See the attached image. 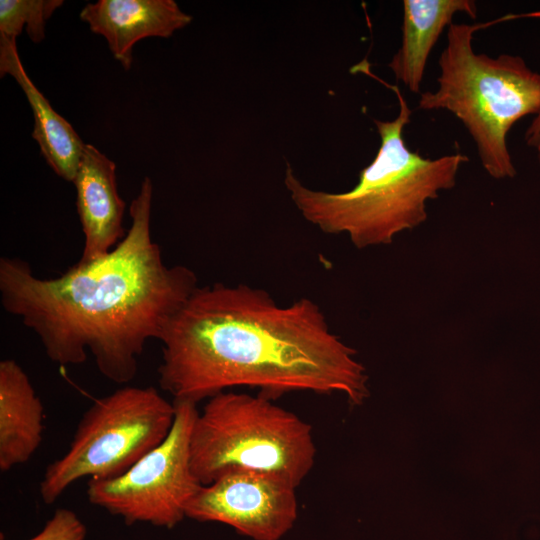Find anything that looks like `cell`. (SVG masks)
<instances>
[{"instance_id":"6da1fadb","label":"cell","mask_w":540,"mask_h":540,"mask_svg":"<svg viewBox=\"0 0 540 540\" xmlns=\"http://www.w3.org/2000/svg\"><path fill=\"white\" fill-rule=\"evenodd\" d=\"M159 341L158 381L173 401L197 404L235 387L273 401L293 392L342 394L351 406L370 394L356 350L306 297L280 306L244 284L198 286Z\"/></svg>"},{"instance_id":"7a4b0ae2","label":"cell","mask_w":540,"mask_h":540,"mask_svg":"<svg viewBox=\"0 0 540 540\" xmlns=\"http://www.w3.org/2000/svg\"><path fill=\"white\" fill-rule=\"evenodd\" d=\"M152 195L145 177L130 204L125 237L93 263L43 279L28 262L1 257V304L38 336L51 361L78 365L90 352L105 378L130 382L147 341L160 340L198 287L190 268L163 262L151 237Z\"/></svg>"},{"instance_id":"3957f363","label":"cell","mask_w":540,"mask_h":540,"mask_svg":"<svg viewBox=\"0 0 540 540\" xmlns=\"http://www.w3.org/2000/svg\"><path fill=\"white\" fill-rule=\"evenodd\" d=\"M360 71L392 89L399 113L391 121L374 119L380 146L370 164L359 173L357 184L348 191L332 193L306 187L287 164L284 184L301 215L328 234H346L358 249L387 245L405 230L427 219L426 203L450 190L468 157L461 153L431 159L411 151L403 130L412 110L396 85L374 75L368 66Z\"/></svg>"},{"instance_id":"277c9868","label":"cell","mask_w":540,"mask_h":540,"mask_svg":"<svg viewBox=\"0 0 540 540\" xmlns=\"http://www.w3.org/2000/svg\"><path fill=\"white\" fill-rule=\"evenodd\" d=\"M531 14L506 15L485 23H452L438 61L437 89L422 92L418 101L420 110H446L461 121L484 170L495 179L516 174L507 134L517 121L539 111L540 73L517 55L476 53L473 35Z\"/></svg>"},{"instance_id":"5b68a950","label":"cell","mask_w":540,"mask_h":540,"mask_svg":"<svg viewBox=\"0 0 540 540\" xmlns=\"http://www.w3.org/2000/svg\"><path fill=\"white\" fill-rule=\"evenodd\" d=\"M315 456L311 425L259 394L224 391L209 398L190 439L192 471L202 485L232 470H251L297 488Z\"/></svg>"},{"instance_id":"8992f818","label":"cell","mask_w":540,"mask_h":540,"mask_svg":"<svg viewBox=\"0 0 540 540\" xmlns=\"http://www.w3.org/2000/svg\"><path fill=\"white\" fill-rule=\"evenodd\" d=\"M175 405L152 387L125 386L98 398L76 427L68 450L45 469L40 495L53 504L74 482L117 477L169 434Z\"/></svg>"},{"instance_id":"52a82bcc","label":"cell","mask_w":540,"mask_h":540,"mask_svg":"<svg viewBox=\"0 0 540 540\" xmlns=\"http://www.w3.org/2000/svg\"><path fill=\"white\" fill-rule=\"evenodd\" d=\"M172 402L176 412L167 437L123 474L89 479L91 504L127 524L173 528L186 517L189 503L202 486L190 460L191 433L199 410L193 402Z\"/></svg>"},{"instance_id":"ba28073f","label":"cell","mask_w":540,"mask_h":540,"mask_svg":"<svg viewBox=\"0 0 540 540\" xmlns=\"http://www.w3.org/2000/svg\"><path fill=\"white\" fill-rule=\"evenodd\" d=\"M296 487L274 474L232 470L202 485L186 517L231 526L254 540H279L294 525Z\"/></svg>"},{"instance_id":"9c48e42d","label":"cell","mask_w":540,"mask_h":540,"mask_svg":"<svg viewBox=\"0 0 540 540\" xmlns=\"http://www.w3.org/2000/svg\"><path fill=\"white\" fill-rule=\"evenodd\" d=\"M76 208L84 234L79 264L108 255L125 237V202L118 193L116 164L91 144H85L76 176Z\"/></svg>"},{"instance_id":"30bf717a","label":"cell","mask_w":540,"mask_h":540,"mask_svg":"<svg viewBox=\"0 0 540 540\" xmlns=\"http://www.w3.org/2000/svg\"><path fill=\"white\" fill-rule=\"evenodd\" d=\"M80 18L93 33L106 39L114 58L126 70L139 40L168 38L192 21L174 0H99L87 4Z\"/></svg>"},{"instance_id":"8fae6325","label":"cell","mask_w":540,"mask_h":540,"mask_svg":"<svg viewBox=\"0 0 540 540\" xmlns=\"http://www.w3.org/2000/svg\"><path fill=\"white\" fill-rule=\"evenodd\" d=\"M44 407L23 368L0 362V470L30 460L42 441Z\"/></svg>"},{"instance_id":"7c38bea8","label":"cell","mask_w":540,"mask_h":540,"mask_svg":"<svg viewBox=\"0 0 540 540\" xmlns=\"http://www.w3.org/2000/svg\"><path fill=\"white\" fill-rule=\"evenodd\" d=\"M7 74L27 97L34 118L32 137L47 164L59 177L73 182L85 143L31 81L20 60L16 40L0 36V75Z\"/></svg>"},{"instance_id":"4fadbf2b","label":"cell","mask_w":540,"mask_h":540,"mask_svg":"<svg viewBox=\"0 0 540 540\" xmlns=\"http://www.w3.org/2000/svg\"><path fill=\"white\" fill-rule=\"evenodd\" d=\"M457 13L476 19V3L472 0L403 1L401 45L388 67L410 92H420L428 57Z\"/></svg>"},{"instance_id":"5bb4252c","label":"cell","mask_w":540,"mask_h":540,"mask_svg":"<svg viewBox=\"0 0 540 540\" xmlns=\"http://www.w3.org/2000/svg\"><path fill=\"white\" fill-rule=\"evenodd\" d=\"M62 4V0H0V36L16 40L25 27L34 43L41 42L47 20Z\"/></svg>"},{"instance_id":"9a60e30c","label":"cell","mask_w":540,"mask_h":540,"mask_svg":"<svg viewBox=\"0 0 540 540\" xmlns=\"http://www.w3.org/2000/svg\"><path fill=\"white\" fill-rule=\"evenodd\" d=\"M86 527L70 509L59 508L42 530L28 540H85Z\"/></svg>"},{"instance_id":"2e32d148","label":"cell","mask_w":540,"mask_h":540,"mask_svg":"<svg viewBox=\"0 0 540 540\" xmlns=\"http://www.w3.org/2000/svg\"><path fill=\"white\" fill-rule=\"evenodd\" d=\"M524 140L527 146L535 152L540 166V109L526 129Z\"/></svg>"}]
</instances>
